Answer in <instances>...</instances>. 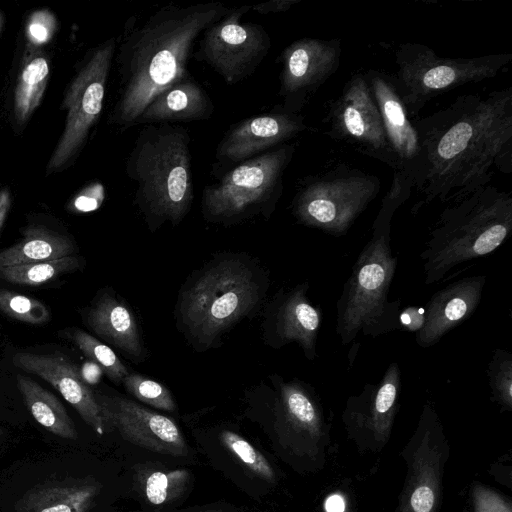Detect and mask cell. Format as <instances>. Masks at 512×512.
Wrapping results in <instances>:
<instances>
[{
  "label": "cell",
  "instance_id": "obj_5",
  "mask_svg": "<svg viewBox=\"0 0 512 512\" xmlns=\"http://www.w3.org/2000/svg\"><path fill=\"white\" fill-rule=\"evenodd\" d=\"M190 135L182 126L148 124L138 133L126 161L135 201L146 217L179 223L193 201Z\"/></svg>",
  "mask_w": 512,
  "mask_h": 512
},
{
  "label": "cell",
  "instance_id": "obj_3",
  "mask_svg": "<svg viewBox=\"0 0 512 512\" xmlns=\"http://www.w3.org/2000/svg\"><path fill=\"white\" fill-rule=\"evenodd\" d=\"M413 185L394 172L372 225V235L358 255L336 303V333L342 345L357 336L376 338L399 330L401 300L389 301L397 257L391 248V220L410 196Z\"/></svg>",
  "mask_w": 512,
  "mask_h": 512
},
{
  "label": "cell",
  "instance_id": "obj_6",
  "mask_svg": "<svg viewBox=\"0 0 512 512\" xmlns=\"http://www.w3.org/2000/svg\"><path fill=\"white\" fill-rule=\"evenodd\" d=\"M512 61L511 53L469 58L441 57L419 43H402L395 52L394 75L412 120L433 98L467 83L495 77Z\"/></svg>",
  "mask_w": 512,
  "mask_h": 512
},
{
  "label": "cell",
  "instance_id": "obj_32",
  "mask_svg": "<svg viewBox=\"0 0 512 512\" xmlns=\"http://www.w3.org/2000/svg\"><path fill=\"white\" fill-rule=\"evenodd\" d=\"M0 310L10 318L33 325H42L51 318L49 308L40 300L6 289H0Z\"/></svg>",
  "mask_w": 512,
  "mask_h": 512
},
{
  "label": "cell",
  "instance_id": "obj_30",
  "mask_svg": "<svg viewBox=\"0 0 512 512\" xmlns=\"http://www.w3.org/2000/svg\"><path fill=\"white\" fill-rule=\"evenodd\" d=\"M72 339L78 348L116 384L121 383L128 375L127 368L114 351L90 334L75 329L72 333Z\"/></svg>",
  "mask_w": 512,
  "mask_h": 512
},
{
  "label": "cell",
  "instance_id": "obj_10",
  "mask_svg": "<svg viewBox=\"0 0 512 512\" xmlns=\"http://www.w3.org/2000/svg\"><path fill=\"white\" fill-rule=\"evenodd\" d=\"M115 49L114 38L97 47L70 84L63 100L65 127L47 164V174L58 171L76 155L98 120Z\"/></svg>",
  "mask_w": 512,
  "mask_h": 512
},
{
  "label": "cell",
  "instance_id": "obj_41",
  "mask_svg": "<svg viewBox=\"0 0 512 512\" xmlns=\"http://www.w3.org/2000/svg\"><path fill=\"white\" fill-rule=\"evenodd\" d=\"M11 207V193L9 188L0 190V229Z\"/></svg>",
  "mask_w": 512,
  "mask_h": 512
},
{
  "label": "cell",
  "instance_id": "obj_16",
  "mask_svg": "<svg viewBox=\"0 0 512 512\" xmlns=\"http://www.w3.org/2000/svg\"><path fill=\"white\" fill-rule=\"evenodd\" d=\"M379 110L396 171L414 184L421 161V148L413 120L403 103L394 75L369 69L365 73Z\"/></svg>",
  "mask_w": 512,
  "mask_h": 512
},
{
  "label": "cell",
  "instance_id": "obj_37",
  "mask_svg": "<svg viewBox=\"0 0 512 512\" xmlns=\"http://www.w3.org/2000/svg\"><path fill=\"white\" fill-rule=\"evenodd\" d=\"M105 192L100 183H94L84 188L70 203L69 209L77 213H86L98 209Z\"/></svg>",
  "mask_w": 512,
  "mask_h": 512
},
{
  "label": "cell",
  "instance_id": "obj_15",
  "mask_svg": "<svg viewBox=\"0 0 512 512\" xmlns=\"http://www.w3.org/2000/svg\"><path fill=\"white\" fill-rule=\"evenodd\" d=\"M104 426L116 428L131 443L153 452L186 456L188 446L170 418L122 398L96 395Z\"/></svg>",
  "mask_w": 512,
  "mask_h": 512
},
{
  "label": "cell",
  "instance_id": "obj_12",
  "mask_svg": "<svg viewBox=\"0 0 512 512\" xmlns=\"http://www.w3.org/2000/svg\"><path fill=\"white\" fill-rule=\"evenodd\" d=\"M404 458L408 469L396 512H435L440 503L448 447L440 419L430 403L423 406Z\"/></svg>",
  "mask_w": 512,
  "mask_h": 512
},
{
  "label": "cell",
  "instance_id": "obj_36",
  "mask_svg": "<svg viewBox=\"0 0 512 512\" xmlns=\"http://www.w3.org/2000/svg\"><path fill=\"white\" fill-rule=\"evenodd\" d=\"M473 503L474 512H512L502 496L481 485L473 488Z\"/></svg>",
  "mask_w": 512,
  "mask_h": 512
},
{
  "label": "cell",
  "instance_id": "obj_22",
  "mask_svg": "<svg viewBox=\"0 0 512 512\" xmlns=\"http://www.w3.org/2000/svg\"><path fill=\"white\" fill-rule=\"evenodd\" d=\"M213 112L210 97L190 77L158 94L145 107L136 124L206 120Z\"/></svg>",
  "mask_w": 512,
  "mask_h": 512
},
{
  "label": "cell",
  "instance_id": "obj_11",
  "mask_svg": "<svg viewBox=\"0 0 512 512\" xmlns=\"http://www.w3.org/2000/svg\"><path fill=\"white\" fill-rule=\"evenodd\" d=\"M324 123L330 138L396 171L395 158L364 73L357 72L348 79L338 97L330 102Z\"/></svg>",
  "mask_w": 512,
  "mask_h": 512
},
{
  "label": "cell",
  "instance_id": "obj_18",
  "mask_svg": "<svg viewBox=\"0 0 512 512\" xmlns=\"http://www.w3.org/2000/svg\"><path fill=\"white\" fill-rule=\"evenodd\" d=\"M401 384L400 366L392 362L377 383H366L360 394L350 396L343 412L349 431L385 443L399 406Z\"/></svg>",
  "mask_w": 512,
  "mask_h": 512
},
{
  "label": "cell",
  "instance_id": "obj_1",
  "mask_svg": "<svg viewBox=\"0 0 512 512\" xmlns=\"http://www.w3.org/2000/svg\"><path fill=\"white\" fill-rule=\"evenodd\" d=\"M421 161L411 214L435 202L454 203L512 172V87L458 96L413 120Z\"/></svg>",
  "mask_w": 512,
  "mask_h": 512
},
{
  "label": "cell",
  "instance_id": "obj_7",
  "mask_svg": "<svg viewBox=\"0 0 512 512\" xmlns=\"http://www.w3.org/2000/svg\"><path fill=\"white\" fill-rule=\"evenodd\" d=\"M295 144H283L232 167L203 189L201 207L211 221H230L258 212L270 214L283 193L284 172Z\"/></svg>",
  "mask_w": 512,
  "mask_h": 512
},
{
  "label": "cell",
  "instance_id": "obj_40",
  "mask_svg": "<svg viewBox=\"0 0 512 512\" xmlns=\"http://www.w3.org/2000/svg\"><path fill=\"white\" fill-rule=\"evenodd\" d=\"M300 0H270L251 6V9L259 14H273L289 10Z\"/></svg>",
  "mask_w": 512,
  "mask_h": 512
},
{
  "label": "cell",
  "instance_id": "obj_42",
  "mask_svg": "<svg viewBox=\"0 0 512 512\" xmlns=\"http://www.w3.org/2000/svg\"><path fill=\"white\" fill-rule=\"evenodd\" d=\"M345 507L346 505L344 498L338 494L329 496L325 501L326 512H344Z\"/></svg>",
  "mask_w": 512,
  "mask_h": 512
},
{
  "label": "cell",
  "instance_id": "obj_25",
  "mask_svg": "<svg viewBox=\"0 0 512 512\" xmlns=\"http://www.w3.org/2000/svg\"><path fill=\"white\" fill-rule=\"evenodd\" d=\"M89 327L100 337L133 357H140L142 346L133 314L110 295L97 300L87 313Z\"/></svg>",
  "mask_w": 512,
  "mask_h": 512
},
{
  "label": "cell",
  "instance_id": "obj_17",
  "mask_svg": "<svg viewBox=\"0 0 512 512\" xmlns=\"http://www.w3.org/2000/svg\"><path fill=\"white\" fill-rule=\"evenodd\" d=\"M307 129L302 115L287 112L280 107L230 127L218 144L216 159L225 166L237 165L286 144Z\"/></svg>",
  "mask_w": 512,
  "mask_h": 512
},
{
  "label": "cell",
  "instance_id": "obj_31",
  "mask_svg": "<svg viewBox=\"0 0 512 512\" xmlns=\"http://www.w3.org/2000/svg\"><path fill=\"white\" fill-rule=\"evenodd\" d=\"M491 399L502 410H512V354L503 348L494 349L487 367Z\"/></svg>",
  "mask_w": 512,
  "mask_h": 512
},
{
  "label": "cell",
  "instance_id": "obj_39",
  "mask_svg": "<svg viewBox=\"0 0 512 512\" xmlns=\"http://www.w3.org/2000/svg\"><path fill=\"white\" fill-rule=\"evenodd\" d=\"M424 319V307H405L399 313V330L418 333L423 327Z\"/></svg>",
  "mask_w": 512,
  "mask_h": 512
},
{
  "label": "cell",
  "instance_id": "obj_19",
  "mask_svg": "<svg viewBox=\"0 0 512 512\" xmlns=\"http://www.w3.org/2000/svg\"><path fill=\"white\" fill-rule=\"evenodd\" d=\"M12 363L50 383L87 425L99 435L104 433L105 426L96 395L84 382L77 366L65 355L19 352L13 356Z\"/></svg>",
  "mask_w": 512,
  "mask_h": 512
},
{
  "label": "cell",
  "instance_id": "obj_8",
  "mask_svg": "<svg viewBox=\"0 0 512 512\" xmlns=\"http://www.w3.org/2000/svg\"><path fill=\"white\" fill-rule=\"evenodd\" d=\"M377 176L338 165L303 180L292 213L303 225L335 237L346 235L380 191Z\"/></svg>",
  "mask_w": 512,
  "mask_h": 512
},
{
  "label": "cell",
  "instance_id": "obj_23",
  "mask_svg": "<svg viewBox=\"0 0 512 512\" xmlns=\"http://www.w3.org/2000/svg\"><path fill=\"white\" fill-rule=\"evenodd\" d=\"M308 287L307 283L300 284L283 297L276 315V332L282 344L297 342L305 357L314 360L322 313L309 302Z\"/></svg>",
  "mask_w": 512,
  "mask_h": 512
},
{
  "label": "cell",
  "instance_id": "obj_28",
  "mask_svg": "<svg viewBox=\"0 0 512 512\" xmlns=\"http://www.w3.org/2000/svg\"><path fill=\"white\" fill-rule=\"evenodd\" d=\"M50 67L41 55L23 66L14 94V115L19 124L25 123L39 106L48 83Z\"/></svg>",
  "mask_w": 512,
  "mask_h": 512
},
{
  "label": "cell",
  "instance_id": "obj_43",
  "mask_svg": "<svg viewBox=\"0 0 512 512\" xmlns=\"http://www.w3.org/2000/svg\"><path fill=\"white\" fill-rule=\"evenodd\" d=\"M3 24H4V16L2 13H0V33L3 28Z\"/></svg>",
  "mask_w": 512,
  "mask_h": 512
},
{
  "label": "cell",
  "instance_id": "obj_20",
  "mask_svg": "<svg viewBox=\"0 0 512 512\" xmlns=\"http://www.w3.org/2000/svg\"><path fill=\"white\" fill-rule=\"evenodd\" d=\"M485 275L463 277L432 295L424 307V324L416 343L428 348L469 319L481 302Z\"/></svg>",
  "mask_w": 512,
  "mask_h": 512
},
{
  "label": "cell",
  "instance_id": "obj_21",
  "mask_svg": "<svg viewBox=\"0 0 512 512\" xmlns=\"http://www.w3.org/2000/svg\"><path fill=\"white\" fill-rule=\"evenodd\" d=\"M99 485L89 478L50 480L28 490L16 504V512H87Z\"/></svg>",
  "mask_w": 512,
  "mask_h": 512
},
{
  "label": "cell",
  "instance_id": "obj_24",
  "mask_svg": "<svg viewBox=\"0 0 512 512\" xmlns=\"http://www.w3.org/2000/svg\"><path fill=\"white\" fill-rule=\"evenodd\" d=\"M279 402L288 427L310 444H319L326 436L323 410L315 390L307 383L281 382Z\"/></svg>",
  "mask_w": 512,
  "mask_h": 512
},
{
  "label": "cell",
  "instance_id": "obj_35",
  "mask_svg": "<svg viewBox=\"0 0 512 512\" xmlns=\"http://www.w3.org/2000/svg\"><path fill=\"white\" fill-rule=\"evenodd\" d=\"M56 28L54 16L47 10L33 13L27 26V37L32 44L39 45L47 42Z\"/></svg>",
  "mask_w": 512,
  "mask_h": 512
},
{
  "label": "cell",
  "instance_id": "obj_9",
  "mask_svg": "<svg viewBox=\"0 0 512 512\" xmlns=\"http://www.w3.org/2000/svg\"><path fill=\"white\" fill-rule=\"evenodd\" d=\"M258 299L252 272L235 261L207 270L184 294L181 311L190 331L211 342L247 314Z\"/></svg>",
  "mask_w": 512,
  "mask_h": 512
},
{
  "label": "cell",
  "instance_id": "obj_34",
  "mask_svg": "<svg viewBox=\"0 0 512 512\" xmlns=\"http://www.w3.org/2000/svg\"><path fill=\"white\" fill-rule=\"evenodd\" d=\"M132 395L155 408L173 411L175 402L169 390L162 384L139 374H130L122 381Z\"/></svg>",
  "mask_w": 512,
  "mask_h": 512
},
{
  "label": "cell",
  "instance_id": "obj_44",
  "mask_svg": "<svg viewBox=\"0 0 512 512\" xmlns=\"http://www.w3.org/2000/svg\"><path fill=\"white\" fill-rule=\"evenodd\" d=\"M0 434H1V429H0Z\"/></svg>",
  "mask_w": 512,
  "mask_h": 512
},
{
  "label": "cell",
  "instance_id": "obj_2",
  "mask_svg": "<svg viewBox=\"0 0 512 512\" xmlns=\"http://www.w3.org/2000/svg\"><path fill=\"white\" fill-rule=\"evenodd\" d=\"M230 9L221 2L170 3L140 26L128 24L117 59L122 85L114 121L124 127L135 125L158 94L190 78L187 65L193 43Z\"/></svg>",
  "mask_w": 512,
  "mask_h": 512
},
{
  "label": "cell",
  "instance_id": "obj_27",
  "mask_svg": "<svg viewBox=\"0 0 512 512\" xmlns=\"http://www.w3.org/2000/svg\"><path fill=\"white\" fill-rule=\"evenodd\" d=\"M17 387L33 418L50 433L69 440L77 439L74 422L58 398L24 375H17Z\"/></svg>",
  "mask_w": 512,
  "mask_h": 512
},
{
  "label": "cell",
  "instance_id": "obj_38",
  "mask_svg": "<svg viewBox=\"0 0 512 512\" xmlns=\"http://www.w3.org/2000/svg\"><path fill=\"white\" fill-rule=\"evenodd\" d=\"M169 477L161 471H155L146 480V496L154 505L163 504L168 497Z\"/></svg>",
  "mask_w": 512,
  "mask_h": 512
},
{
  "label": "cell",
  "instance_id": "obj_33",
  "mask_svg": "<svg viewBox=\"0 0 512 512\" xmlns=\"http://www.w3.org/2000/svg\"><path fill=\"white\" fill-rule=\"evenodd\" d=\"M221 440L227 449L252 472L267 481L274 480L275 474L270 463L246 439L232 431H223Z\"/></svg>",
  "mask_w": 512,
  "mask_h": 512
},
{
  "label": "cell",
  "instance_id": "obj_26",
  "mask_svg": "<svg viewBox=\"0 0 512 512\" xmlns=\"http://www.w3.org/2000/svg\"><path fill=\"white\" fill-rule=\"evenodd\" d=\"M74 250L68 237L43 226H30L20 241L0 252V268L60 259L71 256Z\"/></svg>",
  "mask_w": 512,
  "mask_h": 512
},
{
  "label": "cell",
  "instance_id": "obj_14",
  "mask_svg": "<svg viewBox=\"0 0 512 512\" xmlns=\"http://www.w3.org/2000/svg\"><path fill=\"white\" fill-rule=\"evenodd\" d=\"M339 39L302 38L288 45L281 53V106L299 114L320 87L337 71L340 64Z\"/></svg>",
  "mask_w": 512,
  "mask_h": 512
},
{
  "label": "cell",
  "instance_id": "obj_13",
  "mask_svg": "<svg viewBox=\"0 0 512 512\" xmlns=\"http://www.w3.org/2000/svg\"><path fill=\"white\" fill-rule=\"evenodd\" d=\"M250 9L249 5L231 8L204 30L200 42L202 58L229 85L249 77L271 47L270 37L261 25L240 21Z\"/></svg>",
  "mask_w": 512,
  "mask_h": 512
},
{
  "label": "cell",
  "instance_id": "obj_4",
  "mask_svg": "<svg viewBox=\"0 0 512 512\" xmlns=\"http://www.w3.org/2000/svg\"><path fill=\"white\" fill-rule=\"evenodd\" d=\"M511 231L510 192L488 184L450 203L434 223L420 253L424 283L436 284L458 265L492 253Z\"/></svg>",
  "mask_w": 512,
  "mask_h": 512
},
{
  "label": "cell",
  "instance_id": "obj_29",
  "mask_svg": "<svg viewBox=\"0 0 512 512\" xmlns=\"http://www.w3.org/2000/svg\"><path fill=\"white\" fill-rule=\"evenodd\" d=\"M80 264V259L71 255L55 260L3 267L0 268V276L13 284L39 286L61 274L79 269Z\"/></svg>",
  "mask_w": 512,
  "mask_h": 512
}]
</instances>
